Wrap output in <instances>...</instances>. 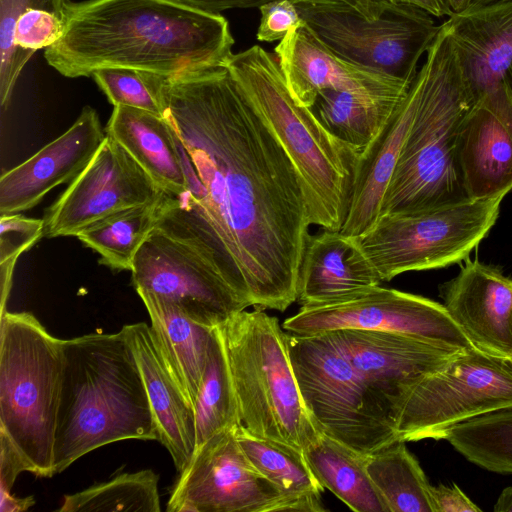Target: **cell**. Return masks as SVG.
Masks as SVG:
<instances>
[{
  "instance_id": "1",
  "label": "cell",
  "mask_w": 512,
  "mask_h": 512,
  "mask_svg": "<svg viewBox=\"0 0 512 512\" xmlns=\"http://www.w3.org/2000/svg\"><path fill=\"white\" fill-rule=\"evenodd\" d=\"M161 97L188 192L222 244L234 289L249 307L285 311L310 236L290 158L225 66L165 76Z\"/></svg>"
},
{
  "instance_id": "2",
  "label": "cell",
  "mask_w": 512,
  "mask_h": 512,
  "mask_svg": "<svg viewBox=\"0 0 512 512\" xmlns=\"http://www.w3.org/2000/svg\"><path fill=\"white\" fill-rule=\"evenodd\" d=\"M233 45L221 14L170 0H68L64 32L44 58L67 78L103 68L173 76L225 66Z\"/></svg>"
},
{
  "instance_id": "3",
  "label": "cell",
  "mask_w": 512,
  "mask_h": 512,
  "mask_svg": "<svg viewBox=\"0 0 512 512\" xmlns=\"http://www.w3.org/2000/svg\"><path fill=\"white\" fill-rule=\"evenodd\" d=\"M157 440L156 421L125 333L63 341L54 474L109 443Z\"/></svg>"
},
{
  "instance_id": "4",
  "label": "cell",
  "mask_w": 512,
  "mask_h": 512,
  "mask_svg": "<svg viewBox=\"0 0 512 512\" xmlns=\"http://www.w3.org/2000/svg\"><path fill=\"white\" fill-rule=\"evenodd\" d=\"M414 82L418 87L415 116L380 215L468 200L458 161V139L475 98L459 52L444 24Z\"/></svg>"
},
{
  "instance_id": "5",
  "label": "cell",
  "mask_w": 512,
  "mask_h": 512,
  "mask_svg": "<svg viewBox=\"0 0 512 512\" xmlns=\"http://www.w3.org/2000/svg\"><path fill=\"white\" fill-rule=\"evenodd\" d=\"M237 87L290 158L302 184L310 225L341 230L360 153L290 93L276 55L254 45L225 64Z\"/></svg>"
},
{
  "instance_id": "6",
  "label": "cell",
  "mask_w": 512,
  "mask_h": 512,
  "mask_svg": "<svg viewBox=\"0 0 512 512\" xmlns=\"http://www.w3.org/2000/svg\"><path fill=\"white\" fill-rule=\"evenodd\" d=\"M131 275L138 294L166 300L210 328L249 307L233 287L222 244L189 192L164 193Z\"/></svg>"
},
{
  "instance_id": "7",
  "label": "cell",
  "mask_w": 512,
  "mask_h": 512,
  "mask_svg": "<svg viewBox=\"0 0 512 512\" xmlns=\"http://www.w3.org/2000/svg\"><path fill=\"white\" fill-rule=\"evenodd\" d=\"M220 329L241 425L256 436L304 451L322 431L302 399L288 333L260 308L235 314Z\"/></svg>"
},
{
  "instance_id": "8",
  "label": "cell",
  "mask_w": 512,
  "mask_h": 512,
  "mask_svg": "<svg viewBox=\"0 0 512 512\" xmlns=\"http://www.w3.org/2000/svg\"><path fill=\"white\" fill-rule=\"evenodd\" d=\"M63 341L28 312L1 314L0 432L41 477L55 475Z\"/></svg>"
},
{
  "instance_id": "9",
  "label": "cell",
  "mask_w": 512,
  "mask_h": 512,
  "mask_svg": "<svg viewBox=\"0 0 512 512\" xmlns=\"http://www.w3.org/2000/svg\"><path fill=\"white\" fill-rule=\"evenodd\" d=\"M504 195L379 216L359 242L382 282L465 261L497 221Z\"/></svg>"
},
{
  "instance_id": "10",
  "label": "cell",
  "mask_w": 512,
  "mask_h": 512,
  "mask_svg": "<svg viewBox=\"0 0 512 512\" xmlns=\"http://www.w3.org/2000/svg\"><path fill=\"white\" fill-rule=\"evenodd\" d=\"M288 345L304 404L324 434L365 455L398 441L355 368L325 332L288 333Z\"/></svg>"
},
{
  "instance_id": "11",
  "label": "cell",
  "mask_w": 512,
  "mask_h": 512,
  "mask_svg": "<svg viewBox=\"0 0 512 512\" xmlns=\"http://www.w3.org/2000/svg\"><path fill=\"white\" fill-rule=\"evenodd\" d=\"M309 30L339 57L412 83L441 25L425 10L391 4L366 17L341 0H292Z\"/></svg>"
},
{
  "instance_id": "12",
  "label": "cell",
  "mask_w": 512,
  "mask_h": 512,
  "mask_svg": "<svg viewBox=\"0 0 512 512\" xmlns=\"http://www.w3.org/2000/svg\"><path fill=\"white\" fill-rule=\"evenodd\" d=\"M511 406V359L472 347L457 353L407 391L395 418L397 439H444L462 422Z\"/></svg>"
},
{
  "instance_id": "13",
  "label": "cell",
  "mask_w": 512,
  "mask_h": 512,
  "mask_svg": "<svg viewBox=\"0 0 512 512\" xmlns=\"http://www.w3.org/2000/svg\"><path fill=\"white\" fill-rule=\"evenodd\" d=\"M282 327L299 336L356 329L404 334L458 350L473 347L443 304L380 285L338 300L301 306Z\"/></svg>"
},
{
  "instance_id": "14",
  "label": "cell",
  "mask_w": 512,
  "mask_h": 512,
  "mask_svg": "<svg viewBox=\"0 0 512 512\" xmlns=\"http://www.w3.org/2000/svg\"><path fill=\"white\" fill-rule=\"evenodd\" d=\"M235 431H221L195 450L179 473L167 511H295L293 503L252 465Z\"/></svg>"
},
{
  "instance_id": "15",
  "label": "cell",
  "mask_w": 512,
  "mask_h": 512,
  "mask_svg": "<svg viewBox=\"0 0 512 512\" xmlns=\"http://www.w3.org/2000/svg\"><path fill=\"white\" fill-rule=\"evenodd\" d=\"M165 192L139 163L106 134L100 148L44 215V236H77L115 212L147 204Z\"/></svg>"
},
{
  "instance_id": "16",
  "label": "cell",
  "mask_w": 512,
  "mask_h": 512,
  "mask_svg": "<svg viewBox=\"0 0 512 512\" xmlns=\"http://www.w3.org/2000/svg\"><path fill=\"white\" fill-rule=\"evenodd\" d=\"M325 333L355 368L394 429L407 391L463 351L399 333L356 329Z\"/></svg>"
},
{
  "instance_id": "17",
  "label": "cell",
  "mask_w": 512,
  "mask_h": 512,
  "mask_svg": "<svg viewBox=\"0 0 512 512\" xmlns=\"http://www.w3.org/2000/svg\"><path fill=\"white\" fill-rule=\"evenodd\" d=\"M458 161L468 199L512 190V87L506 80L478 97L459 132Z\"/></svg>"
},
{
  "instance_id": "18",
  "label": "cell",
  "mask_w": 512,
  "mask_h": 512,
  "mask_svg": "<svg viewBox=\"0 0 512 512\" xmlns=\"http://www.w3.org/2000/svg\"><path fill=\"white\" fill-rule=\"evenodd\" d=\"M106 137L98 113L85 106L59 137L0 177V216L36 206L56 186L73 181Z\"/></svg>"
},
{
  "instance_id": "19",
  "label": "cell",
  "mask_w": 512,
  "mask_h": 512,
  "mask_svg": "<svg viewBox=\"0 0 512 512\" xmlns=\"http://www.w3.org/2000/svg\"><path fill=\"white\" fill-rule=\"evenodd\" d=\"M440 290L443 305L474 348L512 359V278L467 258Z\"/></svg>"
},
{
  "instance_id": "20",
  "label": "cell",
  "mask_w": 512,
  "mask_h": 512,
  "mask_svg": "<svg viewBox=\"0 0 512 512\" xmlns=\"http://www.w3.org/2000/svg\"><path fill=\"white\" fill-rule=\"evenodd\" d=\"M138 362L156 421L159 441L180 473L196 450L193 403L171 369L151 326L139 322L122 327Z\"/></svg>"
},
{
  "instance_id": "21",
  "label": "cell",
  "mask_w": 512,
  "mask_h": 512,
  "mask_svg": "<svg viewBox=\"0 0 512 512\" xmlns=\"http://www.w3.org/2000/svg\"><path fill=\"white\" fill-rule=\"evenodd\" d=\"M275 55L294 100L312 108L326 89L368 90L411 83L353 64L332 52L303 23L275 47Z\"/></svg>"
},
{
  "instance_id": "22",
  "label": "cell",
  "mask_w": 512,
  "mask_h": 512,
  "mask_svg": "<svg viewBox=\"0 0 512 512\" xmlns=\"http://www.w3.org/2000/svg\"><path fill=\"white\" fill-rule=\"evenodd\" d=\"M475 100L507 80L512 65V0L471 4L443 23Z\"/></svg>"
},
{
  "instance_id": "23",
  "label": "cell",
  "mask_w": 512,
  "mask_h": 512,
  "mask_svg": "<svg viewBox=\"0 0 512 512\" xmlns=\"http://www.w3.org/2000/svg\"><path fill=\"white\" fill-rule=\"evenodd\" d=\"M381 283L358 237L329 229L309 236L299 273L301 306L338 300Z\"/></svg>"
},
{
  "instance_id": "24",
  "label": "cell",
  "mask_w": 512,
  "mask_h": 512,
  "mask_svg": "<svg viewBox=\"0 0 512 512\" xmlns=\"http://www.w3.org/2000/svg\"><path fill=\"white\" fill-rule=\"evenodd\" d=\"M418 102L413 82L387 126L358 160L349 208L341 232L359 237L379 218L383 198L410 131Z\"/></svg>"
},
{
  "instance_id": "25",
  "label": "cell",
  "mask_w": 512,
  "mask_h": 512,
  "mask_svg": "<svg viewBox=\"0 0 512 512\" xmlns=\"http://www.w3.org/2000/svg\"><path fill=\"white\" fill-rule=\"evenodd\" d=\"M68 0H0V105L8 106L16 81L35 51L58 41Z\"/></svg>"
},
{
  "instance_id": "26",
  "label": "cell",
  "mask_w": 512,
  "mask_h": 512,
  "mask_svg": "<svg viewBox=\"0 0 512 512\" xmlns=\"http://www.w3.org/2000/svg\"><path fill=\"white\" fill-rule=\"evenodd\" d=\"M105 132L119 143L166 193L183 195L188 183L176 133L162 115L115 106Z\"/></svg>"
},
{
  "instance_id": "27",
  "label": "cell",
  "mask_w": 512,
  "mask_h": 512,
  "mask_svg": "<svg viewBox=\"0 0 512 512\" xmlns=\"http://www.w3.org/2000/svg\"><path fill=\"white\" fill-rule=\"evenodd\" d=\"M409 88L326 89L311 109L329 132L361 155L387 126Z\"/></svg>"
},
{
  "instance_id": "28",
  "label": "cell",
  "mask_w": 512,
  "mask_h": 512,
  "mask_svg": "<svg viewBox=\"0 0 512 512\" xmlns=\"http://www.w3.org/2000/svg\"><path fill=\"white\" fill-rule=\"evenodd\" d=\"M151 320V329L171 369L194 403L205 371L213 328L195 322L172 303L138 294Z\"/></svg>"
},
{
  "instance_id": "29",
  "label": "cell",
  "mask_w": 512,
  "mask_h": 512,
  "mask_svg": "<svg viewBox=\"0 0 512 512\" xmlns=\"http://www.w3.org/2000/svg\"><path fill=\"white\" fill-rule=\"evenodd\" d=\"M235 433L252 465L293 503L295 511L327 510L321 499L324 488L313 474L303 450L256 436L242 425Z\"/></svg>"
},
{
  "instance_id": "30",
  "label": "cell",
  "mask_w": 512,
  "mask_h": 512,
  "mask_svg": "<svg viewBox=\"0 0 512 512\" xmlns=\"http://www.w3.org/2000/svg\"><path fill=\"white\" fill-rule=\"evenodd\" d=\"M323 488L356 512H388L367 470L368 455L321 432L303 451Z\"/></svg>"
},
{
  "instance_id": "31",
  "label": "cell",
  "mask_w": 512,
  "mask_h": 512,
  "mask_svg": "<svg viewBox=\"0 0 512 512\" xmlns=\"http://www.w3.org/2000/svg\"><path fill=\"white\" fill-rule=\"evenodd\" d=\"M406 442L368 455L367 473L388 512H435L431 485Z\"/></svg>"
},
{
  "instance_id": "32",
  "label": "cell",
  "mask_w": 512,
  "mask_h": 512,
  "mask_svg": "<svg viewBox=\"0 0 512 512\" xmlns=\"http://www.w3.org/2000/svg\"><path fill=\"white\" fill-rule=\"evenodd\" d=\"M196 449L215 434L241 425L220 326L213 328L203 378L193 403Z\"/></svg>"
},
{
  "instance_id": "33",
  "label": "cell",
  "mask_w": 512,
  "mask_h": 512,
  "mask_svg": "<svg viewBox=\"0 0 512 512\" xmlns=\"http://www.w3.org/2000/svg\"><path fill=\"white\" fill-rule=\"evenodd\" d=\"M163 195L150 203L110 214L81 230L76 237L100 255L101 264L131 271L136 253L155 225Z\"/></svg>"
},
{
  "instance_id": "34",
  "label": "cell",
  "mask_w": 512,
  "mask_h": 512,
  "mask_svg": "<svg viewBox=\"0 0 512 512\" xmlns=\"http://www.w3.org/2000/svg\"><path fill=\"white\" fill-rule=\"evenodd\" d=\"M159 475L151 469L118 474L79 492L65 495L60 512H159Z\"/></svg>"
},
{
  "instance_id": "35",
  "label": "cell",
  "mask_w": 512,
  "mask_h": 512,
  "mask_svg": "<svg viewBox=\"0 0 512 512\" xmlns=\"http://www.w3.org/2000/svg\"><path fill=\"white\" fill-rule=\"evenodd\" d=\"M444 440L473 464L512 474V406L462 422Z\"/></svg>"
},
{
  "instance_id": "36",
  "label": "cell",
  "mask_w": 512,
  "mask_h": 512,
  "mask_svg": "<svg viewBox=\"0 0 512 512\" xmlns=\"http://www.w3.org/2000/svg\"><path fill=\"white\" fill-rule=\"evenodd\" d=\"M91 77L115 106H128L164 116L161 86L164 75L129 68H103Z\"/></svg>"
},
{
  "instance_id": "37",
  "label": "cell",
  "mask_w": 512,
  "mask_h": 512,
  "mask_svg": "<svg viewBox=\"0 0 512 512\" xmlns=\"http://www.w3.org/2000/svg\"><path fill=\"white\" fill-rule=\"evenodd\" d=\"M44 236V220L19 213L0 216L1 290L10 292L18 257Z\"/></svg>"
},
{
  "instance_id": "38",
  "label": "cell",
  "mask_w": 512,
  "mask_h": 512,
  "mask_svg": "<svg viewBox=\"0 0 512 512\" xmlns=\"http://www.w3.org/2000/svg\"><path fill=\"white\" fill-rule=\"evenodd\" d=\"M261 20L257 39L264 42L282 40L290 30L302 24L292 0H275L259 7Z\"/></svg>"
},
{
  "instance_id": "39",
  "label": "cell",
  "mask_w": 512,
  "mask_h": 512,
  "mask_svg": "<svg viewBox=\"0 0 512 512\" xmlns=\"http://www.w3.org/2000/svg\"><path fill=\"white\" fill-rule=\"evenodd\" d=\"M366 17H376L391 4L419 7L433 17H449L453 12L445 0H341Z\"/></svg>"
},
{
  "instance_id": "40",
  "label": "cell",
  "mask_w": 512,
  "mask_h": 512,
  "mask_svg": "<svg viewBox=\"0 0 512 512\" xmlns=\"http://www.w3.org/2000/svg\"><path fill=\"white\" fill-rule=\"evenodd\" d=\"M0 494L11 493L17 476L29 467L10 439L0 432Z\"/></svg>"
},
{
  "instance_id": "41",
  "label": "cell",
  "mask_w": 512,
  "mask_h": 512,
  "mask_svg": "<svg viewBox=\"0 0 512 512\" xmlns=\"http://www.w3.org/2000/svg\"><path fill=\"white\" fill-rule=\"evenodd\" d=\"M435 512H480L478 507L456 484L431 486Z\"/></svg>"
},
{
  "instance_id": "42",
  "label": "cell",
  "mask_w": 512,
  "mask_h": 512,
  "mask_svg": "<svg viewBox=\"0 0 512 512\" xmlns=\"http://www.w3.org/2000/svg\"><path fill=\"white\" fill-rule=\"evenodd\" d=\"M192 9L210 14H221L233 8H259L275 0H170Z\"/></svg>"
},
{
  "instance_id": "43",
  "label": "cell",
  "mask_w": 512,
  "mask_h": 512,
  "mask_svg": "<svg viewBox=\"0 0 512 512\" xmlns=\"http://www.w3.org/2000/svg\"><path fill=\"white\" fill-rule=\"evenodd\" d=\"M0 512H21L28 510L34 505L33 496L20 498L13 496L11 493L0 494Z\"/></svg>"
},
{
  "instance_id": "44",
  "label": "cell",
  "mask_w": 512,
  "mask_h": 512,
  "mask_svg": "<svg viewBox=\"0 0 512 512\" xmlns=\"http://www.w3.org/2000/svg\"><path fill=\"white\" fill-rule=\"evenodd\" d=\"M493 510L495 512H512V486L502 490Z\"/></svg>"
},
{
  "instance_id": "45",
  "label": "cell",
  "mask_w": 512,
  "mask_h": 512,
  "mask_svg": "<svg viewBox=\"0 0 512 512\" xmlns=\"http://www.w3.org/2000/svg\"><path fill=\"white\" fill-rule=\"evenodd\" d=\"M453 13L462 11L472 4L473 0H445Z\"/></svg>"
},
{
  "instance_id": "46",
  "label": "cell",
  "mask_w": 512,
  "mask_h": 512,
  "mask_svg": "<svg viewBox=\"0 0 512 512\" xmlns=\"http://www.w3.org/2000/svg\"><path fill=\"white\" fill-rule=\"evenodd\" d=\"M493 1H498V0H473L472 4H485V3H489V2H493Z\"/></svg>"
},
{
  "instance_id": "47",
  "label": "cell",
  "mask_w": 512,
  "mask_h": 512,
  "mask_svg": "<svg viewBox=\"0 0 512 512\" xmlns=\"http://www.w3.org/2000/svg\"><path fill=\"white\" fill-rule=\"evenodd\" d=\"M507 81L509 82V84L512 87V65H511L510 70L508 72Z\"/></svg>"
},
{
  "instance_id": "48",
  "label": "cell",
  "mask_w": 512,
  "mask_h": 512,
  "mask_svg": "<svg viewBox=\"0 0 512 512\" xmlns=\"http://www.w3.org/2000/svg\"><path fill=\"white\" fill-rule=\"evenodd\" d=\"M511 361H512V359H511Z\"/></svg>"
}]
</instances>
